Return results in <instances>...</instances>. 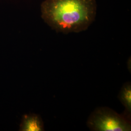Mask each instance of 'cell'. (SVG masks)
Wrapping results in <instances>:
<instances>
[{"label": "cell", "instance_id": "obj_1", "mask_svg": "<svg viewBox=\"0 0 131 131\" xmlns=\"http://www.w3.org/2000/svg\"><path fill=\"white\" fill-rule=\"evenodd\" d=\"M41 17L57 32L79 33L95 20V0H45L41 5Z\"/></svg>", "mask_w": 131, "mask_h": 131}, {"label": "cell", "instance_id": "obj_2", "mask_svg": "<svg viewBox=\"0 0 131 131\" xmlns=\"http://www.w3.org/2000/svg\"><path fill=\"white\" fill-rule=\"evenodd\" d=\"M87 125L95 131H130V119L106 107L97 108L90 115Z\"/></svg>", "mask_w": 131, "mask_h": 131}, {"label": "cell", "instance_id": "obj_3", "mask_svg": "<svg viewBox=\"0 0 131 131\" xmlns=\"http://www.w3.org/2000/svg\"><path fill=\"white\" fill-rule=\"evenodd\" d=\"M19 131H44V124L41 118L34 114L24 115L20 125Z\"/></svg>", "mask_w": 131, "mask_h": 131}, {"label": "cell", "instance_id": "obj_4", "mask_svg": "<svg viewBox=\"0 0 131 131\" xmlns=\"http://www.w3.org/2000/svg\"><path fill=\"white\" fill-rule=\"evenodd\" d=\"M118 97L122 104L125 107V113L123 114L128 118L131 119V82H127L123 85Z\"/></svg>", "mask_w": 131, "mask_h": 131}]
</instances>
